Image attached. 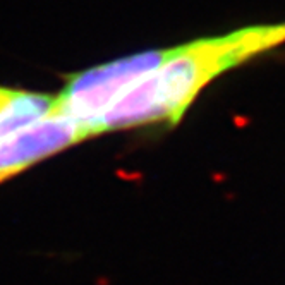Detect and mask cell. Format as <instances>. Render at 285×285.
Masks as SVG:
<instances>
[{
	"label": "cell",
	"instance_id": "obj_1",
	"mask_svg": "<svg viewBox=\"0 0 285 285\" xmlns=\"http://www.w3.org/2000/svg\"><path fill=\"white\" fill-rule=\"evenodd\" d=\"M285 43V23L258 24L179 45L158 69L144 76L93 125V136L167 122L179 124L201 89L225 71Z\"/></svg>",
	"mask_w": 285,
	"mask_h": 285
},
{
	"label": "cell",
	"instance_id": "obj_4",
	"mask_svg": "<svg viewBox=\"0 0 285 285\" xmlns=\"http://www.w3.org/2000/svg\"><path fill=\"white\" fill-rule=\"evenodd\" d=\"M10 95H12V89H9V88H2V86H0V112H2V110H3V107L7 105V102H9Z\"/></svg>",
	"mask_w": 285,
	"mask_h": 285
},
{
	"label": "cell",
	"instance_id": "obj_3",
	"mask_svg": "<svg viewBox=\"0 0 285 285\" xmlns=\"http://www.w3.org/2000/svg\"><path fill=\"white\" fill-rule=\"evenodd\" d=\"M81 125L52 115L28 129L0 139V182L86 139Z\"/></svg>",
	"mask_w": 285,
	"mask_h": 285
},
{
	"label": "cell",
	"instance_id": "obj_2",
	"mask_svg": "<svg viewBox=\"0 0 285 285\" xmlns=\"http://www.w3.org/2000/svg\"><path fill=\"white\" fill-rule=\"evenodd\" d=\"M175 50L177 46L150 50L72 74L62 93L55 96L53 115L76 122L88 138H93V125L108 108L144 76L163 66Z\"/></svg>",
	"mask_w": 285,
	"mask_h": 285
}]
</instances>
